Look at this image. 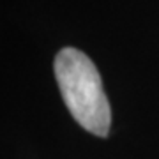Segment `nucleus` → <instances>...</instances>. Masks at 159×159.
<instances>
[{
  "instance_id": "f257e3e1",
  "label": "nucleus",
  "mask_w": 159,
  "mask_h": 159,
  "mask_svg": "<svg viewBox=\"0 0 159 159\" xmlns=\"http://www.w3.org/2000/svg\"><path fill=\"white\" fill-rule=\"evenodd\" d=\"M55 78L74 120L96 136H108L111 110L94 62L76 48H64L55 57Z\"/></svg>"
}]
</instances>
